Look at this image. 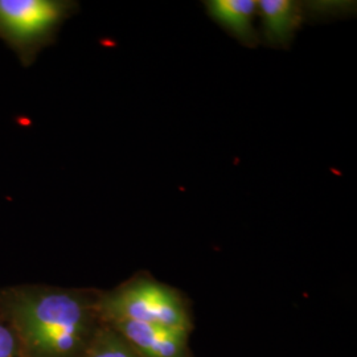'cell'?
Wrapping results in <instances>:
<instances>
[{
  "mask_svg": "<svg viewBox=\"0 0 357 357\" xmlns=\"http://www.w3.org/2000/svg\"><path fill=\"white\" fill-rule=\"evenodd\" d=\"M100 295L45 284L0 290V312L13 324L26 357H82L103 320Z\"/></svg>",
  "mask_w": 357,
  "mask_h": 357,
  "instance_id": "6da1fadb",
  "label": "cell"
},
{
  "mask_svg": "<svg viewBox=\"0 0 357 357\" xmlns=\"http://www.w3.org/2000/svg\"><path fill=\"white\" fill-rule=\"evenodd\" d=\"M103 321L131 320L188 331L190 320L178 294L153 280L137 278L100 295Z\"/></svg>",
  "mask_w": 357,
  "mask_h": 357,
  "instance_id": "7a4b0ae2",
  "label": "cell"
},
{
  "mask_svg": "<svg viewBox=\"0 0 357 357\" xmlns=\"http://www.w3.org/2000/svg\"><path fill=\"white\" fill-rule=\"evenodd\" d=\"M73 6L59 0H0V38L31 63Z\"/></svg>",
  "mask_w": 357,
  "mask_h": 357,
  "instance_id": "3957f363",
  "label": "cell"
},
{
  "mask_svg": "<svg viewBox=\"0 0 357 357\" xmlns=\"http://www.w3.org/2000/svg\"><path fill=\"white\" fill-rule=\"evenodd\" d=\"M118 332L142 357H183L187 332L131 320L103 321Z\"/></svg>",
  "mask_w": 357,
  "mask_h": 357,
  "instance_id": "277c9868",
  "label": "cell"
},
{
  "mask_svg": "<svg viewBox=\"0 0 357 357\" xmlns=\"http://www.w3.org/2000/svg\"><path fill=\"white\" fill-rule=\"evenodd\" d=\"M265 38L275 45H289L303 20V7L291 0H261L257 1Z\"/></svg>",
  "mask_w": 357,
  "mask_h": 357,
  "instance_id": "5b68a950",
  "label": "cell"
},
{
  "mask_svg": "<svg viewBox=\"0 0 357 357\" xmlns=\"http://www.w3.org/2000/svg\"><path fill=\"white\" fill-rule=\"evenodd\" d=\"M211 16L246 45H255L257 35L253 28L255 0H211L206 1Z\"/></svg>",
  "mask_w": 357,
  "mask_h": 357,
  "instance_id": "8992f818",
  "label": "cell"
},
{
  "mask_svg": "<svg viewBox=\"0 0 357 357\" xmlns=\"http://www.w3.org/2000/svg\"><path fill=\"white\" fill-rule=\"evenodd\" d=\"M82 357H142L134 351L128 342L114 331L110 326L103 323L102 328L98 331L90 344L88 351Z\"/></svg>",
  "mask_w": 357,
  "mask_h": 357,
  "instance_id": "52a82bcc",
  "label": "cell"
},
{
  "mask_svg": "<svg viewBox=\"0 0 357 357\" xmlns=\"http://www.w3.org/2000/svg\"><path fill=\"white\" fill-rule=\"evenodd\" d=\"M0 357H26L13 324L0 312Z\"/></svg>",
  "mask_w": 357,
  "mask_h": 357,
  "instance_id": "ba28073f",
  "label": "cell"
}]
</instances>
